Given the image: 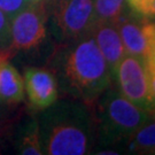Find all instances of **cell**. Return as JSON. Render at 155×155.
<instances>
[{"instance_id": "6da1fadb", "label": "cell", "mask_w": 155, "mask_h": 155, "mask_svg": "<svg viewBox=\"0 0 155 155\" xmlns=\"http://www.w3.org/2000/svg\"><path fill=\"white\" fill-rule=\"evenodd\" d=\"M38 123L43 154L84 155L95 139L93 118L83 102L60 101L45 108Z\"/></svg>"}, {"instance_id": "7a4b0ae2", "label": "cell", "mask_w": 155, "mask_h": 155, "mask_svg": "<svg viewBox=\"0 0 155 155\" xmlns=\"http://www.w3.org/2000/svg\"><path fill=\"white\" fill-rule=\"evenodd\" d=\"M61 75L67 91L87 105L98 100L113 79L110 69L91 33L72 40L62 56Z\"/></svg>"}, {"instance_id": "3957f363", "label": "cell", "mask_w": 155, "mask_h": 155, "mask_svg": "<svg viewBox=\"0 0 155 155\" xmlns=\"http://www.w3.org/2000/svg\"><path fill=\"white\" fill-rule=\"evenodd\" d=\"M97 101V132L99 143L104 146L125 144L152 117L124 98L116 89L108 87Z\"/></svg>"}, {"instance_id": "277c9868", "label": "cell", "mask_w": 155, "mask_h": 155, "mask_svg": "<svg viewBox=\"0 0 155 155\" xmlns=\"http://www.w3.org/2000/svg\"><path fill=\"white\" fill-rule=\"evenodd\" d=\"M114 78L118 91L133 105L154 116V108L150 98V78L146 61L143 58L125 54L118 63Z\"/></svg>"}, {"instance_id": "5b68a950", "label": "cell", "mask_w": 155, "mask_h": 155, "mask_svg": "<svg viewBox=\"0 0 155 155\" xmlns=\"http://www.w3.org/2000/svg\"><path fill=\"white\" fill-rule=\"evenodd\" d=\"M54 18L62 38L71 41L83 38L97 22L93 0H58Z\"/></svg>"}, {"instance_id": "8992f818", "label": "cell", "mask_w": 155, "mask_h": 155, "mask_svg": "<svg viewBox=\"0 0 155 155\" xmlns=\"http://www.w3.org/2000/svg\"><path fill=\"white\" fill-rule=\"evenodd\" d=\"M127 54L145 59L155 43V21L134 14L129 7L116 20Z\"/></svg>"}, {"instance_id": "52a82bcc", "label": "cell", "mask_w": 155, "mask_h": 155, "mask_svg": "<svg viewBox=\"0 0 155 155\" xmlns=\"http://www.w3.org/2000/svg\"><path fill=\"white\" fill-rule=\"evenodd\" d=\"M46 14L43 2L30 4L11 20V48L30 50L46 36Z\"/></svg>"}, {"instance_id": "ba28073f", "label": "cell", "mask_w": 155, "mask_h": 155, "mask_svg": "<svg viewBox=\"0 0 155 155\" xmlns=\"http://www.w3.org/2000/svg\"><path fill=\"white\" fill-rule=\"evenodd\" d=\"M24 86L31 105L44 110L58 100V83L46 69L29 68L24 71Z\"/></svg>"}, {"instance_id": "9c48e42d", "label": "cell", "mask_w": 155, "mask_h": 155, "mask_svg": "<svg viewBox=\"0 0 155 155\" xmlns=\"http://www.w3.org/2000/svg\"><path fill=\"white\" fill-rule=\"evenodd\" d=\"M91 35L105 58L114 78L118 63L127 54L116 24L113 22H95Z\"/></svg>"}, {"instance_id": "30bf717a", "label": "cell", "mask_w": 155, "mask_h": 155, "mask_svg": "<svg viewBox=\"0 0 155 155\" xmlns=\"http://www.w3.org/2000/svg\"><path fill=\"white\" fill-rule=\"evenodd\" d=\"M24 98V83L17 70L0 55V99L6 102H18Z\"/></svg>"}, {"instance_id": "8fae6325", "label": "cell", "mask_w": 155, "mask_h": 155, "mask_svg": "<svg viewBox=\"0 0 155 155\" xmlns=\"http://www.w3.org/2000/svg\"><path fill=\"white\" fill-rule=\"evenodd\" d=\"M127 150L132 154H155V116H152L125 141Z\"/></svg>"}, {"instance_id": "7c38bea8", "label": "cell", "mask_w": 155, "mask_h": 155, "mask_svg": "<svg viewBox=\"0 0 155 155\" xmlns=\"http://www.w3.org/2000/svg\"><path fill=\"white\" fill-rule=\"evenodd\" d=\"M97 22L115 23L127 8V0H93Z\"/></svg>"}, {"instance_id": "4fadbf2b", "label": "cell", "mask_w": 155, "mask_h": 155, "mask_svg": "<svg viewBox=\"0 0 155 155\" xmlns=\"http://www.w3.org/2000/svg\"><path fill=\"white\" fill-rule=\"evenodd\" d=\"M20 154L24 155H41V146L39 139L38 122H32L28 127V131L23 134L20 144Z\"/></svg>"}, {"instance_id": "5bb4252c", "label": "cell", "mask_w": 155, "mask_h": 155, "mask_svg": "<svg viewBox=\"0 0 155 155\" xmlns=\"http://www.w3.org/2000/svg\"><path fill=\"white\" fill-rule=\"evenodd\" d=\"M127 4L134 14L155 21V0H127Z\"/></svg>"}, {"instance_id": "9a60e30c", "label": "cell", "mask_w": 155, "mask_h": 155, "mask_svg": "<svg viewBox=\"0 0 155 155\" xmlns=\"http://www.w3.org/2000/svg\"><path fill=\"white\" fill-rule=\"evenodd\" d=\"M29 5V0H0V11L11 21L13 17Z\"/></svg>"}, {"instance_id": "2e32d148", "label": "cell", "mask_w": 155, "mask_h": 155, "mask_svg": "<svg viewBox=\"0 0 155 155\" xmlns=\"http://www.w3.org/2000/svg\"><path fill=\"white\" fill-rule=\"evenodd\" d=\"M11 44V21L0 11V48H6Z\"/></svg>"}, {"instance_id": "e0dca14e", "label": "cell", "mask_w": 155, "mask_h": 155, "mask_svg": "<svg viewBox=\"0 0 155 155\" xmlns=\"http://www.w3.org/2000/svg\"><path fill=\"white\" fill-rule=\"evenodd\" d=\"M145 61H146V66H147L148 71L155 74V43L150 50L147 56L145 58Z\"/></svg>"}, {"instance_id": "ac0fdd59", "label": "cell", "mask_w": 155, "mask_h": 155, "mask_svg": "<svg viewBox=\"0 0 155 155\" xmlns=\"http://www.w3.org/2000/svg\"><path fill=\"white\" fill-rule=\"evenodd\" d=\"M148 78H150V98H152V102H153V108H154V116H155V74L148 71Z\"/></svg>"}, {"instance_id": "d6986e66", "label": "cell", "mask_w": 155, "mask_h": 155, "mask_svg": "<svg viewBox=\"0 0 155 155\" xmlns=\"http://www.w3.org/2000/svg\"><path fill=\"white\" fill-rule=\"evenodd\" d=\"M45 0H29L30 4H39V2H44Z\"/></svg>"}]
</instances>
